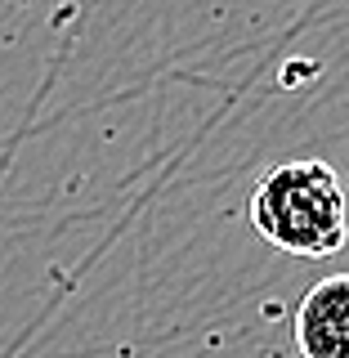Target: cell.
I'll return each mask as SVG.
<instances>
[{
    "instance_id": "6da1fadb",
    "label": "cell",
    "mask_w": 349,
    "mask_h": 358,
    "mask_svg": "<svg viewBox=\"0 0 349 358\" xmlns=\"http://www.w3.org/2000/svg\"><path fill=\"white\" fill-rule=\"evenodd\" d=\"M246 215L269 246L287 255H305V260L336 255L349 242L345 184L327 162H313V157L264 171Z\"/></svg>"
},
{
    "instance_id": "7a4b0ae2",
    "label": "cell",
    "mask_w": 349,
    "mask_h": 358,
    "mask_svg": "<svg viewBox=\"0 0 349 358\" xmlns=\"http://www.w3.org/2000/svg\"><path fill=\"white\" fill-rule=\"evenodd\" d=\"M300 358H349V273L313 282L291 318Z\"/></svg>"
}]
</instances>
